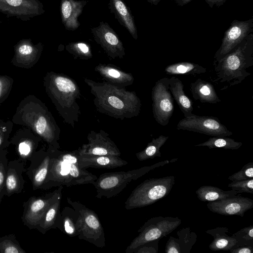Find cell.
I'll use <instances>...</instances> for the list:
<instances>
[{
    "instance_id": "6da1fadb",
    "label": "cell",
    "mask_w": 253,
    "mask_h": 253,
    "mask_svg": "<svg viewBox=\"0 0 253 253\" xmlns=\"http://www.w3.org/2000/svg\"><path fill=\"white\" fill-rule=\"evenodd\" d=\"M84 81L94 96L93 101L98 112L121 120L139 115L141 102L135 91H127L125 87L105 81L97 82L87 78Z\"/></svg>"
},
{
    "instance_id": "7a4b0ae2",
    "label": "cell",
    "mask_w": 253,
    "mask_h": 253,
    "mask_svg": "<svg viewBox=\"0 0 253 253\" xmlns=\"http://www.w3.org/2000/svg\"><path fill=\"white\" fill-rule=\"evenodd\" d=\"M45 91L64 123L74 128L81 114L77 100L81 93L76 82L62 73L50 72L44 78Z\"/></svg>"
},
{
    "instance_id": "3957f363",
    "label": "cell",
    "mask_w": 253,
    "mask_h": 253,
    "mask_svg": "<svg viewBox=\"0 0 253 253\" xmlns=\"http://www.w3.org/2000/svg\"><path fill=\"white\" fill-rule=\"evenodd\" d=\"M14 122L28 126L48 143L50 148H60V128L45 105L34 96L21 102L14 116Z\"/></svg>"
},
{
    "instance_id": "277c9868",
    "label": "cell",
    "mask_w": 253,
    "mask_h": 253,
    "mask_svg": "<svg viewBox=\"0 0 253 253\" xmlns=\"http://www.w3.org/2000/svg\"><path fill=\"white\" fill-rule=\"evenodd\" d=\"M50 148L51 159L45 180L51 186H72L92 184L97 178L78 162L79 148L72 151Z\"/></svg>"
},
{
    "instance_id": "5b68a950",
    "label": "cell",
    "mask_w": 253,
    "mask_h": 253,
    "mask_svg": "<svg viewBox=\"0 0 253 253\" xmlns=\"http://www.w3.org/2000/svg\"><path fill=\"white\" fill-rule=\"evenodd\" d=\"M214 65L217 81L229 87L241 83L251 75L247 69L253 65V33Z\"/></svg>"
},
{
    "instance_id": "8992f818",
    "label": "cell",
    "mask_w": 253,
    "mask_h": 253,
    "mask_svg": "<svg viewBox=\"0 0 253 253\" xmlns=\"http://www.w3.org/2000/svg\"><path fill=\"white\" fill-rule=\"evenodd\" d=\"M170 162L165 160L151 166H144L127 171L105 172L101 174L93 182L96 191L95 197L111 198L119 195L132 181L136 180L155 168Z\"/></svg>"
},
{
    "instance_id": "52a82bcc",
    "label": "cell",
    "mask_w": 253,
    "mask_h": 253,
    "mask_svg": "<svg viewBox=\"0 0 253 253\" xmlns=\"http://www.w3.org/2000/svg\"><path fill=\"white\" fill-rule=\"evenodd\" d=\"M175 179V176L170 175L145 180L132 191L125 202V208L129 210L158 202L169 193Z\"/></svg>"
},
{
    "instance_id": "ba28073f",
    "label": "cell",
    "mask_w": 253,
    "mask_h": 253,
    "mask_svg": "<svg viewBox=\"0 0 253 253\" xmlns=\"http://www.w3.org/2000/svg\"><path fill=\"white\" fill-rule=\"evenodd\" d=\"M181 223V220L178 217L160 216L150 218L138 230V235L128 245L125 253H132L143 244L166 237Z\"/></svg>"
},
{
    "instance_id": "9c48e42d",
    "label": "cell",
    "mask_w": 253,
    "mask_h": 253,
    "mask_svg": "<svg viewBox=\"0 0 253 253\" xmlns=\"http://www.w3.org/2000/svg\"><path fill=\"white\" fill-rule=\"evenodd\" d=\"M67 201L80 215L79 239L84 240L97 248L105 247V232L97 214L78 201H72L69 197L67 198Z\"/></svg>"
},
{
    "instance_id": "30bf717a",
    "label": "cell",
    "mask_w": 253,
    "mask_h": 253,
    "mask_svg": "<svg viewBox=\"0 0 253 253\" xmlns=\"http://www.w3.org/2000/svg\"><path fill=\"white\" fill-rule=\"evenodd\" d=\"M169 78L157 81L152 90V111L155 121L162 126H167L174 111L173 100L169 90Z\"/></svg>"
},
{
    "instance_id": "8fae6325",
    "label": "cell",
    "mask_w": 253,
    "mask_h": 253,
    "mask_svg": "<svg viewBox=\"0 0 253 253\" xmlns=\"http://www.w3.org/2000/svg\"><path fill=\"white\" fill-rule=\"evenodd\" d=\"M177 128L211 136H229L233 133L223 125L217 117L194 115L184 118L178 123Z\"/></svg>"
},
{
    "instance_id": "7c38bea8",
    "label": "cell",
    "mask_w": 253,
    "mask_h": 253,
    "mask_svg": "<svg viewBox=\"0 0 253 253\" xmlns=\"http://www.w3.org/2000/svg\"><path fill=\"white\" fill-rule=\"evenodd\" d=\"M253 31V18L247 20H233L224 32L221 44L214 54V62L219 61Z\"/></svg>"
},
{
    "instance_id": "4fadbf2b",
    "label": "cell",
    "mask_w": 253,
    "mask_h": 253,
    "mask_svg": "<svg viewBox=\"0 0 253 253\" xmlns=\"http://www.w3.org/2000/svg\"><path fill=\"white\" fill-rule=\"evenodd\" d=\"M91 32L94 41L109 57L121 59L125 56V48L123 42L108 23L100 22L98 26L91 29Z\"/></svg>"
},
{
    "instance_id": "5bb4252c",
    "label": "cell",
    "mask_w": 253,
    "mask_h": 253,
    "mask_svg": "<svg viewBox=\"0 0 253 253\" xmlns=\"http://www.w3.org/2000/svg\"><path fill=\"white\" fill-rule=\"evenodd\" d=\"M0 11L7 16L27 21L43 14L44 10L38 0H0Z\"/></svg>"
},
{
    "instance_id": "9a60e30c",
    "label": "cell",
    "mask_w": 253,
    "mask_h": 253,
    "mask_svg": "<svg viewBox=\"0 0 253 253\" xmlns=\"http://www.w3.org/2000/svg\"><path fill=\"white\" fill-rule=\"evenodd\" d=\"M87 139L88 143L79 147L82 154L119 157L121 155L117 146L109 137V134L102 129L97 132L91 130Z\"/></svg>"
},
{
    "instance_id": "2e32d148",
    "label": "cell",
    "mask_w": 253,
    "mask_h": 253,
    "mask_svg": "<svg viewBox=\"0 0 253 253\" xmlns=\"http://www.w3.org/2000/svg\"><path fill=\"white\" fill-rule=\"evenodd\" d=\"M209 210L224 215H239L243 217L246 211L253 208V200L249 198L234 196L216 201L209 202Z\"/></svg>"
},
{
    "instance_id": "e0dca14e",
    "label": "cell",
    "mask_w": 253,
    "mask_h": 253,
    "mask_svg": "<svg viewBox=\"0 0 253 253\" xmlns=\"http://www.w3.org/2000/svg\"><path fill=\"white\" fill-rule=\"evenodd\" d=\"M42 49L41 42L35 45L30 40H22L14 46L15 54L12 62L15 66L29 68L37 62Z\"/></svg>"
},
{
    "instance_id": "ac0fdd59",
    "label": "cell",
    "mask_w": 253,
    "mask_h": 253,
    "mask_svg": "<svg viewBox=\"0 0 253 253\" xmlns=\"http://www.w3.org/2000/svg\"><path fill=\"white\" fill-rule=\"evenodd\" d=\"M87 3L85 0H61L60 11L61 21L69 31H75L80 26L79 17Z\"/></svg>"
},
{
    "instance_id": "d6986e66",
    "label": "cell",
    "mask_w": 253,
    "mask_h": 253,
    "mask_svg": "<svg viewBox=\"0 0 253 253\" xmlns=\"http://www.w3.org/2000/svg\"><path fill=\"white\" fill-rule=\"evenodd\" d=\"M94 71L105 82L120 87L132 85L134 80L131 74L112 64L99 63L95 67Z\"/></svg>"
},
{
    "instance_id": "ffe728a7",
    "label": "cell",
    "mask_w": 253,
    "mask_h": 253,
    "mask_svg": "<svg viewBox=\"0 0 253 253\" xmlns=\"http://www.w3.org/2000/svg\"><path fill=\"white\" fill-rule=\"evenodd\" d=\"M78 162L80 167L83 169H114L126 166L128 163L119 156L82 154L80 148Z\"/></svg>"
},
{
    "instance_id": "44dd1931",
    "label": "cell",
    "mask_w": 253,
    "mask_h": 253,
    "mask_svg": "<svg viewBox=\"0 0 253 253\" xmlns=\"http://www.w3.org/2000/svg\"><path fill=\"white\" fill-rule=\"evenodd\" d=\"M177 238L170 236L165 247L166 253H189L197 241V235L189 227L178 230Z\"/></svg>"
},
{
    "instance_id": "7402d4cb",
    "label": "cell",
    "mask_w": 253,
    "mask_h": 253,
    "mask_svg": "<svg viewBox=\"0 0 253 253\" xmlns=\"http://www.w3.org/2000/svg\"><path fill=\"white\" fill-rule=\"evenodd\" d=\"M109 8L119 23L125 28L134 40H137V30L133 16L123 0H109Z\"/></svg>"
},
{
    "instance_id": "603a6c76",
    "label": "cell",
    "mask_w": 253,
    "mask_h": 253,
    "mask_svg": "<svg viewBox=\"0 0 253 253\" xmlns=\"http://www.w3.org/2000/svg\"><path fill=\"white\" fill-rule=\"evenodd\" d=\"M169 90L185 118H190L194 114L193 102L184 91V85L178 78L172 76L169 78Z\"/></svg>"
},
{
    "instance_id": "cb8c5ba5",
    "label": "cell",
    "mask_w": 253,
    "mask_h": 253,
    "mask_svg": "<svg viewBox=\"0 0 253 253\" xmlns=\"http://www.w3.org/2000/svg\"><path fill=\"white\" fill-rule=\"evenodd\" d=\"M58 190L59 187L47 198L36 199L30 203L25 216L26 221L29 224L34 226L40 224Z\"/></svg>"
},
{
    "instance_id": "d4e9b609",
    "label": "cell",
    "mask_w": 253,
    "mask_h": 253,
    "mask_svg": "<svg viewBox=\"0 0 253 253\" xmlns=\"http://www.w3.org/2000/svg\"><path fill=\"white\" fill-rule=\"evenodd\" d=\"M190 91L194 99L202 103L216 104L221 101L213 85L207 81L198 79L191 83Z\"/></svg>"
},
{
    "instance_id": "484cf974",
    "label": "cell",
    "mask_w": 253,
    "mask_h": 253,
    "mask_svg": "<svg viewBox=\"0 0 253 253\" xmlns=\"http://www.w3.org/2000/svg\"><path fill=\"white\" fill-rule=\"evenodd\" d=\"M63 189V186H59V190L56 197L40 223L43 230L46 231L52 228H58L59 229L61 228V213L60 212V207Z\"/></svg>"
},
{
    "instance_id": "4316f807",
    "label": "cell",
    "mask_w": 253,
    "mask_h": 253,
    "mask_svg": "<svg viewBox=\"0 0 253 253\" xmlns=\"http://www.w3.org/2000/svg\"><path fill=\"white\" fill-rule=\"evenodd\" d=\"M206 232L213 238V240L209 246L212 251H228L237 248L235 239L227 234L229 232V229L227 227H218L209 229Z\"/></svg>"
},
{
    "instance_id": "83f0119b",
    "label": "cell",
    "mask_w": 253,
    "mask_h": 253,
    "mask_svg": "<svg viewBox=\"0 0 253 253\" xmlns=\"http://www.w3.org/2000/svg\"><path fill=\"white\" fill-rule=\"evenodd\" d=\"M60 230L71 237L79 235L80 217L73 208L65 207L62 211Z\"/></svg>"
},
{
    "instance_id": "f1b7e54d",
    "label": "cell",
    "mask_w": 253,
    "mask_h": 253,
    "mask_svg": "<svg viewBox=\"0 0 253 253\" xmlns=\"http://www.w3.org/2000/svg\"><path fill=\"white\" fill-rule=\"evenodd\" d=\"M197 198L202 202H213L234 197L238 194L234 190L225 191L218 187L204 185L196 191Z\"/></svg>"
},
{
    "instance_id": "f546056e",
    "label": "cell",
    "mask_w": 253,
    "mask_h": 253,
    "mask_svg": "<svg viewBox=\"0 0 253 253\" xmlns=\"http://www.w3.org/2000/svg\"><path fill=\"white\" fill-rule=\"evenodd\" d=\"M204 67L190 62H180L167 66L165 72L168 75H193L205 73Z\"/></svg>"
},
{
    "instance_id": "4dcf8cb0",
    "label": "cell",
    "mask_w": 253,
    "mask_h": 253,
    "mask_svg": "<svg viewBox=\"0 0 253 253\" xmlns=\"http://www.w3.org/2000/svg\"><path fill=\"white\" fill-rule=\"evenodd\" d=\"M168 136L160 135L156 138H153L146 147L141 151L135 154L139 161H143L156 157H161L160 148L169 138Z\"/></svg>"
},
{
    "instance_id": "1f68e13d",
    "label": "cell",
    "mask_w": 253,
    "mask_h": 253,
    "mask_svg": "<svg viewBox=\"0 0 253 253\" xmlns=\"http://www.w3.org/2000/svg\"><path fill=\"white\" fill-rule=\"evenodd\" d=\"M243 143L236 141L227 136H212L207 141L195 145V146H207L209 149L223 148L224 149L237 150Z\"/></svg>"
},
{
    "instance_id": "d6a6232c",
    "label": "cell",
    "mask_w": 253,
    "mask_h": 253,
    "mask_svg": "<svg viewBox=\"0 0 253 253\" xmlns=\"http://www.w3.org/2000/svg\"><path fill=\"white\" fill-rule=\"evenodd\" d=\"M65 49L73 56L74 59L88 60L93 56L91 47L86 42H70L65 46Z\"/></svg>"
},
{
    "instance_id": "836d02e7",
    "label": "cell",
    "mask_w": 253,
    "mask_h": 253,
    "mask_svg": "<svg viewBox=\"0 0 253 253\" xmlns=\"http://www.w3.org/2000/svg\"><path fill=\"white\" fill-rule=\"evenodd\" d=\"M236 241L237 247L242 246L253 247V225L241 229L232 234Z\"/></svg>"
},
{
    "instance_id": "e575fe53",
    "label": "cell",
    "mask_w": 253,
    "mask_h": 253,
    "mask_svg": "<svg viewBox=\"0 0 253 253\" xmlns=\"http://www.w3.org/2000/svg\"><path fill=\"white\" fill-rule=\"evenodd\" d=\"M50 159V151L48 155L44 157L34 174V184L35 186H41L45 181L48 171Z\"/></svg>"
},
{
    "instance_id": "d590c367",
    "label": "cell",
    "mask_w": 253,
    "mask_h": 253,
    "mask_svg": "<svg viewBox=\"0 0 253 253\" xmlns=\"http://www.w3.org/2000/svg\"><path fill=\"white\" fill-rule=\"evenodd\" d=\"M228 187L238 192V194L247 193L253 194V178L234 181L228 184Z\"/></svg>"
},
{
    "instance_id": "8d00e7d4",
    "label": "cell",
    "mask_w": 253,
    "mask_h": 253,
    "mask_svg": "<svg viewBox=\"0 0 253 253\" xmlns=\"http://www.w3.org/2000/svg\"><path fill=\"white\" fill-rule=\"evenodd\" d=\"M253 178V163L250 162L244 165L241 170L235 172L228 179L232 181Z\"/></svg>"
},
{
    "instance_id": "74e56055",
    "label": "cell",
    "mask_w": 253,
    "mask_h": 253,
    "mask_svg": "<svg viewBox=\"0 0 253 253\" xmlns=\"http://www.w3.org/2000/svg\"><path fill=\"white\" fill-rule=\"evenodd\" d=\"M13 80L6 76H0V105L8 97L11 89Z\"/></svg>"
},
{
    "instance_id": "f35d334b",
    "label": "cell",
    "mask_w": 253,
    "mask_h": 253,
    "mask_svg": "<svg viewBox=\"0 0 253 253\" xmlns=\"http://www.w3.org/2000/svg\"><path fill=\"white\" fill-rule=\"evenodd\" d=\"M159 241L156 240L143 244L134 250L132 253H157Z\"/></svg>"
},
{
    "instance_id": "ab89813d",
    "label": "cell",
    "mask_w": 253,
    "mask_h": 253,
    "mask_svg": "<svg viewBox=\"0 0 253 253\" xmlns=\"http://www.w3.org/2000/svg\"><path fill=\"white\" fill-rule=\"evenodd\" d=\"M0 252L3 253H21L25 252L17 245L9 241H4L0 244Z\"/></svg>"
},
{
    "instance_id": "60d3db41",
    "label": "cell",
    "mask_w": 253,
    "mask_h": 253,
    "mask_svg": "<svg viewBox=\"0 0 253 253\" xmlns=\"http://www.w3.org/2000/svg\"><path fill=\"white\" fill-rule=\"evenodd\" d=\"M6 186L7 189L9 192H12L16 189L17 180L14 174L11 173L7 175L6 180Z\"/></svg>"
},
{
    "instance_id": "b9f144b4",
    "label": "cell",
    "mask_w": 253,
    "mask_h": 253,
    "mask_svg": "<svg viewBox=\"0 0 253 253\" xmlns=\"http://www.w3.org/2000/svg\"><path fill=\"white\" fill-rule=\"evenodd\" d=\"M18 150L21 156H28L31 152V143L28 140L21 142L19 144Z\"/></svg>"
},
{
    "instance_id": "7bdbcfd3",
    "label": "cell",
    "mask_w": 253,
    "mask_h": 253,
    "mask_svg": "<svg viewBox=\"0 0 253 253\" xmlns=\"http://www.w3.org/2000/svg\"><path fill=\"white\" fill-rule=\"evenodd\" d=\"M231 253H253V247L242 246L230 250Z\"/></svg>"
},
{
    "instance_id": "ee69618b",
    "label": "cell",
    "mask_w": 253,
    "mask_h": 253,
    "mask_svg": "<svg viewBox=\"0 0 253 253\" xmlns=\"http://www.w3.org/2000/svg\"><path fill=\"white\" fill-rule=\"evenodd\" d=\"M11 125V124H7V123L0 124V146L3 143L4 140V133H8V126Z\"/></svg>"
},
{
    "instance_id": "f6af8a7d",
    "label": "cell",
    "mask_w": 253,
    "mask_h": 253,
    "mask_svg": "<svg viewBox=\"0 0 253 253\" xmlns=\"http://www.w3.org/2000/svg\"><path fill=\"white\" fill-rule=\"evenodd\" d=\"M227 0H205L206 2L211 8L213 6H220L223 5Z\"/></svg>"
},
{
    "instance_id": "bcb514c9",
    "label": "cell",
    "mask_w": 253,
    "mask_h": 253,
    "mask_svg": "<svg viewBox=\"0 0 253 253\" xmlns=\"http://www.w3.org/2000/svg\"><path fill=\"white\" fill-rule=\"evenodd\" d=\"M177 5L179 6H183L187 4L192 0H174Z\"/></svg>"
},
{
    "instance_id": "7dc6e473",
    "label": "cell",
    "mask_w": 253,
    "mask_h": 253,
    "mask_svg": "<svg viewBox=\"0 0 253 253\" xmlns=\"http://www.w3.org/2000/svg\"><path fill=\"white\" fill-rule=\"evenodd\" d=\"M4 175L3 172L0 169V186L2 185L3 183Z\"/></svg>"
},
{
    "instance_id": "c3c4849f",
    "label": "cell",
    "mask_w": 253,
    "mask_h": 253,
    "mask_svg": "<svg viewBox=\"0 0 253 253\" xmlns=\"http://www.w3.org/2000/svg\"><path fill=\"white\" fill-rule=\"evenodd\" d=\"M151 4L156 5L160 2V0H147Z\"/></svg>"
}]
</instances>
